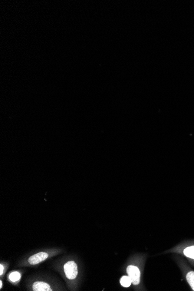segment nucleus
Masks as SVG:
<instances>
[{
    "label": "nucleus",
    "instance_id": "nucleus-1",
    "mask_svg": "<svg viewBox=\"0 0 194 291\" xmlns=\"http://www.w3.org/2000/svg\"><path fill=\"white\" fill-rule=\"evenodd\" d=\"M66 276L70 280H74L78 275V267L74 261H70L66 263L64 266Z\"/></svg>",
    "mask_w": 194,
    "mask_h": 291
},
{
    "label": "nucleus",
    "instance_id": "nucleus-2",
    "mask_svg": "<svg viewBox=\"0 0 194 291\" xmlns=\"http://www.w3.org/2000/svg\"><path fill=\"white\" fill-rule=\"evenodd\" d=\"M127 272L134 285L137 286L139 284L140 282V272L139 268L131 265L128 266Z\"/></svg>",
    "mask_w": 194,
    "mask_h": 291
},
{
    "label": "nucleus",
    "instance_id": "nucleus-3",
    "mask_svg": "<svg viewBox=\"0 0 194 291\" xmlns=\"http://www.w3.org/2000/svg\"><path fill=\"white\" fill-rule=\"evenodd\" d=\"M48 257V254L47 253L40 252L29 257L28 262L31 265H36V264L44 262Z\"/></svg>",
    "mask_w": 194,
    "mask_h": 291
},
{
    "label": "nucleus",
    "instance_id": "nucleus-4",
    "mask_svg": "<svg viewBox=\"0 0 194 291\" xmlns=\"http://www.w3.org/2000/svg\"><path fill=\"white\" fill-rule=\"evenodd\" d=\"M33 290L35 291H51V288L48 284L42 282H36L33 284Z\"/></svg>",
    "mask_w": 194,
    "mask_h": 291
},
{
    "label": "nucleus",
    "instance_id": "nucleus-5",
    "mask_svg": "<svg viewBox=\"0 0 194 291\" xmlns=\"http://www.w3.org/2000/svg\"><path fill=\"white\" fill-rule=\"evenodd\" d=\"M183 254L188 259L194 261V245H191L184 248Z\"/></svg>",
    "mask_w": 194,
    "mask_h": 291
},
{
    "label": "nucleus",
    "instance_id": "nucleus-6",
    "mask_svg": "<svg viewBox=\"0 0 194 291\" xmlns=\"http://www.w3.org/2000/svg\"><path fill=\"white\" fill-rule=\"evenodd\" d=\"M186 279L190 287L194 291V271H189L186 274Z\"/></svg>",
    "mask_w": 194,
    "mask_h": 291
},
{
    "label": "nucleus",
    "instance_id": "nucleus-7",
    "mask_svg": "<svg viewBox=\"0 0 194 291\" xmlns=\"http://www.w3.org/2000/svg\"><path fill=\"white\" fill-rule=\"evenodd\" d=\"M120 283L121 286L124 287H129L131 286L132 282H131V280L129 276H124L121 277L120 280Z\"/></svg>",
    "mask_w": 194,
    "mask_h": 291
},
{
    "label": "nucleus",
    "instance_id": "nucleus-8",
    "mask_svg": "<svg viewBox=\"0 0 194 291\" xmlns=\"http://www.w3.org/2000/svg\"><path fill=\"white\" fill-rule=\"evenodd\" d=\"M21 274L19 272H12L10 275H9V279L13 282H17V281L20 280Z\"/></svg>",
    "mask_w": 194,
    "mask_h": 291
},
{
    "label": "nucleus",
    "instance_id": "nucleus-9",
    "mask_svg": "<svg viewBox=\"0 0 194 291\" xmlns=\"http://www.w3.org/2000/svg\"><path fill=\"white\" fill-rule=\"evenodd\" d=\"M4 266L2 265V264H1V265H0V275L2 276L3 274V273H4Z\"/></svg>",
    "mask_w": 194,
    "mask_h": 291
},
{
    "label": "nucleus",
    "instance_id": "nucleus-10",
    "mask_svg": "<svg viewBox=\"0 0 194 291\" xmlns=\"http://www.w3.org/2000/svg\"><path fill=\"white\" fill-rule=\"evenodd\" d=\"M2 288V281L1 280V281H0V289H1Z\"/></svg>",
    "mask_w": 194,
    "mask_h": 291
}]
</instances>
